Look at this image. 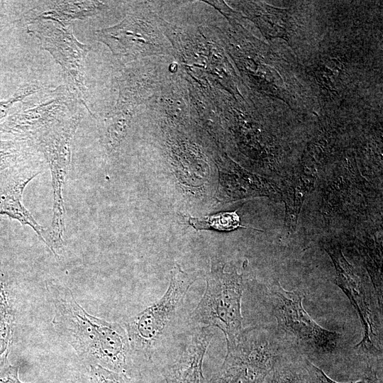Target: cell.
I'll return each mask as SVG.
<instances>
[{
	"instance_id": "obj_21",
	"label": "cell",
	"mask_w": 383,
	"mask_h": 383,
	"mask_svg": "<svg viewBox=\"0 0 383 383\" xmlns=\"http://www.w3.org/2000/svg\"><path fill=\"white\" fill-rule=\"evenodd\" d=\"M89 383H136L131 377L97 365H89Z\"/></svg>"
},
{
	"instance_id": "obj_10",
	"label": "cell",
	"mask_w": 383,
	"mask_h": 383,
	"mask_svg": "<svg viewBox=\"0 0 383 383\" xmlns=\"http://www.w3.org/2000/svg\"><path fill=\"white\" fill-rule=\"evenodd\" d=\"M42 170L40 160L34 155L4 172L0 181V216H7L29 226L49 248L48 231L37 223L22 201L24 189Z\"/></svg>"
},
{
	"instance_id": "obj_14",
	"label": "cell",
	"mask_w": 383,
	"mask_h": 383,
	"mask_svg": "<svg viewBox=\"0 0 383 383\" xmlns=\"http://www.w3.org/2000/svg\"><path fill=\"white\" fill-rule=\"evenodd\" d=\"M264 383H310V380L304 360L289 361L282 357L277 361Z\"/></svg>"
},
{
	"instance_id": "obj_22",
	"label": "cell",
	"mask_w": 383,
	"mask_h": 383,
	"mask_svg": "<svg viewBox=\"0 0 383 383\" xmlns=\"http://www.w3.org/2000/svg\"><path fill=\"white\" fill-rule=\"evenodd\" d=\"M0 383H23L18 377V368L8 362L0 367Z\"/></svg>"
},
{
	"instance_id": "obj_9",
	"label": "cell",
	"mask_w": 383,
	"mask_h": 383,
	"mask_svg": "<svg viewBox=\"0 0 383 383\" xmlns=\"http://www.w3.org/2000/svg\"><path fill=\"white\" fill-rule=\"evenodd\" d=\"M335 269V284L345 293L360 319L362 338L356 345L359 351L369 355L380 354L382 348V321L370 291L352 265L345 258L338 244L323 245Z\"/></svg>"
},
{
	"instance_id": "obj_18",
	"label": "cell",
	"mask_w": 383,
	"mask_h": 383,
	"mask_svg": "<svg viewBox=\"0 0 383 383\" xmlns=\"http://www.w3.org/2000/svg\"><path fill=\"white\" fill-rule=\"evenodd\" d=\"M189 223L196 230L231 231L240 227V218L236 211L221 212L201 217L191 216Z\"/></svg>"
},
{
	"instance_id": "obj_2",
	"label": "cell",
	"mask_w": 383,
	"mask_h": 383,
	"mask_svg": "<svg viewBox=\"0 0 383 383\" xmlns=\"http://www.w3.org/2000/svg\"><path fill=\"white\" fill-rule=\"evenodd\" d=\"M83 118L81 112L40 131L27 143L46 160L52 177V217L48 230L49 249L59 256L64 246L65 205L63 189L71 164V147L74 133Z\"/></svg>"
},
{
	"instance_id": "obj_19",
	"label": "cell",
	"mask_w": 383,
	"mask_h": 383,
	"mask_svg": "<svg viewBox=\"0 0 383 383\" xmlns=\"http://www.w3.org/2000/svg\"><path fill=\"white\" fill-rule=\"evenodd\" d=\"M44 87L38 84H30L20 87L11 96L0 101V122L10 114V111L15 104L23 101L25 99L40 92Z\"/></svg>"
},
{
	"instance_id": "obj_6",
	"label": "cell",
	"mask_w": 383,
	"mask_h": 383,
	"mask_svg": "<svg viewBox=\"0 0 383 383\" xmlns=\"http://www.w3.org/2000/svg\"><path fill=\"white\" fill-rule=\"evenodd\" d=\"M278 327L292 343L307 352L324 355L334 353L341 335L318 324L304 309L301 294L287 291L275 282L268 293Z\"/></svg>"
},
{
	"instance_id": "obj_11",
	"label": "cell",
	"mask_w": 383,
	"mask_h": 383,
	"mask_svg": "<svg viewBox=\"0 0 383 383\" xmlns=\"http://www.w3.org/2000/svg\"><path fill=\"white\" fill-rule=\"evenodd\" d=\"M95 37L120 60L150 55L160 45L158 35L150 25L134 14L126 16L113 26L96 30Z\"/></svg>"
},
{
	"instance_id": "obj_7",
	"label": "cell",
	"mask_w": 383,
	"mask_h": 383,
	"mask_svg": "<svg viewBox=\"0 0 383 383\" xmlns=\"http://www.w3.org/2000/svg\"><path fill=\"white\" fill-rule=\"evenodd\" d=\"M28 26V33L35 37L42 49L48 51L62 67L67 87L90 114L86 84V58L89 45L75 37L73 27L50 21H38Z\"/></svg>"
},
{
	"instance_id": "obj_8",
	"label": "cell",
	"mask_w": 383,
	"mask_h": 383,
	"mask_svg": "<svg viewBox=\"0 0 383 383\" xmlns=\"http://www.w3.org/2000/svg\"><path fill=\"white\" fill-rule=\"evenodd\" d=\"M77 101L65 85L46 91L37 101L23 103L0 122V140L28 142L40 131L75 113L72 111Z\"/></svg>"
},
{
	"instance_id": "obj_16",
	"label": "cell",
	"mask_w": 383,
	"mask_h": 383,
	"mask_svg": "<svg viewBox=\"0 0 383 383\" xmlns=\"http://www.w3.org/2000/svg\"><path fill=\"white\" fill-rule=\"evenodd\" d=\"M13 314L3 282H0V367L7 362L12 338Z\"/></svg>"
},
{
	"instance_id": "obj_12",
	"label": "cell",
	"mask_w": 383,
	"mask_h": 383,
	"mask_svg": "<svg viewBox=\"0 0 383 383\" xmlns=\"http://www.w3.org/2000/svg\"><path fill=\"white\" fill-rule=\"evenodd\" d=\"M213 337L209 327L196 331L183 352L163 370L165 383H206L203 360Z\"/></svg>"
},
{
	"instance_id": "obj_20",
	"label": "cell",
	"mask_w": 383,
	"mask_h": 383,
	"mask_svg": "<svg viewBox=\"0 0 383 383\" xmlns=\"http://www.w3.org/2000/svg\"><path fill=\"white\" fill-rule=\"evenodd\" d=\"M306 370H307L310 383H343L333 380L318 367L312 363L309 360H303ZM344 383H379V377L375 373L366 374L360 380L356 382H348Z\"/></svg>"
},
{
	"instance_id": "obj_13",
	"label": "cell",
	"mask_w": 383,
	"mask_h": 383,
	"mask_svg": "<svg viewBox=\"0 0 383 383\" xmlns=\"http://www.w3.org/2000/svg\"><path fill=\"white\" fill-rule=\"evenodd\" d=\"M103 7L98 1H43L26 14L28 25L38 21H50L70 26L76 20H83L96 13Z\"/></svg>"
},
{
	"instance_id": "obj_1",
	"label": "cell",
	"mask_w": 383,
	"mask_h": 383,
	"mask_svg": "<svg viewBox=\"0 0 383 383\" xmlns=\"http://www.w3.org/2000/svg\"><path fill=\"white\" fill-rule=\"evenodd\" d=\"M54 306L55 330L89 365H97L129 377L132 353L126 329L88 313L70 289L55 282L47 283Z\"/></svg>"
},
{
	"instance_id": "obj_4",
	"label": "cell",
	"mask_w": 383,
	"mask_h": 383,
	"mask_svg": "<svg viewBox=\"0 0 383 383\" xmlns=\"http://www.w3.org/2000/svg\"><path fill=\"white\" fill-rule=\"evenodd\" d=\"M243 289L241 274L226 272L222 266L213 265L206 277L205 292L189 316L190 323L218 328L225 335L226 347L233 345L243 330Z\"/></svg>"
},
{
	"instance_id": "obj_3",
	"label": "cell",
	"mask_w": 383,
	"mask_h": 383,
	"mask_svg": "<svg viewBox=\"0 0 383 383\" xmlns=\"http://www.w3.org/2000/svg\"><path fill=\"white\" fill-rule=\"evenodd\" d=\"M197 277L196 272L184 271L176 265L171 271L166 292L157 301L126 323L131 353L151 360L182 308L187 293Z\"/></svg>"
},
{
	"instance_id": "obj_15",
	"label": "cell",
	"mask_w": 383,
	"mask_h": 383,
	"mask_svg": "<svg viewBox=\"0 0 383 383\" xmlns=\"http://www.w3.org/2000/svg\"><path fill=\"white\" fill-rule=\"evenodd\" d=\"M34 150L26 141L0 140V173L35 155Z\"/></svg>"
},
{
	"instance_id": "obj_23",
	"label": "cell",
	"mask_w": 383,
	"mask_h": 383,
	"mask_svg": "<svg viewBox=\"0 0 383 383\" xmlns=\"http://www.w3.org/2000/svg\"><path fill=\"white\" fill-rule=\"evenodd\" d=\"M13 22L12 15L8 9L7 3L0 1V35L8 29Z\"/></svg>"
},
{
	"instance_id": "obj_17",
	"label": "cell",
	"mask_w": 383,
	"mask_h": 383,
	"mask_svg": "<svg viewBox=\"0 0 383 383\" xmlns=\"http://www.w3.org/2000/svg\"><path fill=\"white\" fill-rule=\"evenodd\" d=\"M307 182H304L300 177L296 178L289 183L284 194V201L286 203L287 211L285 224L289 229L294 230L301 206L305 198V195L309 192Z\"/></svg>"
},
{
	"instance_id": "obj_5",
	"label": "cell",
	"mask_w": 383,
	"mask_h": 383,
	"mask_svg": "<svg viewBox=\"0 0 383 383\" xmlns=\"http://www.w3.org/2000/svg\"><path fill=\"white\" fill-rule=\"evenodd\" d=\"M281 358L266 328H245L237 341L227 347L223 363L206 383H264Z\"/></svg>"
}]
</instances>
